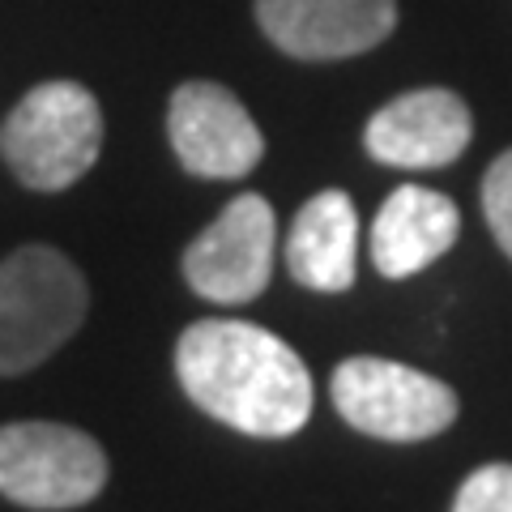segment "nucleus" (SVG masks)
<instances>
[{
  "mask_svg": "<svg viewBox=\"0 0 512 512\" xmlns=\"http://www.w3.org/2000/svg\"><path fill=\"white\" fill-rule=\"evenodd\" d=\"M175 372L205 414L261 440L295 436L312 414V376L303 359L248 320H201L184 329Z\"/></svg>",
  "mask_w": 512,
  "mask_h": 512,
  "instance_id": "1",
  "label": "nucleus"
},
{
  "mask_svg": "<svg viewBox=\"0 0 512 512\" xmlns=\"http://www.w3.org/2000/svg\"><path fill=\"white\" fill-rule=\"evenodd\" d=\"M86 278L69 256L26 244L0 261V376L39 367L86 316Z\"/></svg>",
  "mask_w": 512,
  "mask_h": 512,
  "instance_id": "2",
  "label": "nucleus"
},
{
  "mask_svg": "<svg viewBox=\"0 0 512 512\" xmlns=\"http://www.w3.org/2000/svg\"><path fill=\"white\" fill-rule=\"evenodd\" d=\"M103 150L99 99L77 82H43L9 111L0 154L26 188L60 192L77 184Z\"/></svg>",
  "mask_w": 512,
  "mask_h": 512,
  "instance_id": "3",
  "label": "nucleus"
},
{
  "mask_svg": "<svg viewBox=\"0 0 512 512\" xmlns=\"http://www.w3.org/2000/svg\"><path fill=\"white\" fill-rule=\"evenodd\" d=\"M333 406L363 436L410 444L453 427L457 397L436 376L393 359H346L333 372Z\"/></svg>",
  "mask_w": 512,
  "mask_h": 512,
  "instance_id": "4",
  "label": "nucleus"
},
{
  "mask_svg": "<svg viewBox=\"0 0 512 512\" xmlns=\"http://www.w3.org/2000/svg\"><path fill=\"white\" fill-rule=\"evenodd\" d=\"M107 483V453L99 440L64 423L0 427V495L22 508H77Z\"/></svg>",
  "mask_w": 512,
  "mask_h": 512,
  "instance_id": "5",
  "label": "nucleus"
},
{
  "mask_svg": "<svg viewBox=\"0 0 512 512\" xmlns=\"http://www.w3.org/2000/svg\"><path fill=\"white\" fill-rule=\"evenodd\" d=\"M274 210L265 197H235L184 252V278L210 303H248L274 274Z\"/></svg>",
  "mask_w": 512,
  "mask_h": 512,
  "instance_id": "6",
  "label": "nucleus"
},
{
  "mask_svg": "<svg viewBox=\"0 0 512 512\" xmlns=\"http://www.w3.org/2000/svg\"><path fill=\"white\" fill-rule=\"evenodd\" d=\"M167 133L175 158L201 180H239L265 154V137L244 103L218 82H184L171 94Z\"/></svg>",
  "mask_w": 512,
  "mask_h": 512,
  "instance_id": "7",
  "label": "nucleus"
},
{
  "mask_svg": "<svg viewBox=\"0 0 512 512\" xmlns=\"http://www.w3.org/2000/svg\"><path fill=\"white\" fill-rule=\"evenodd\" d=\"M256 22L286 56L342 60L389 39L397 0H256Z\"/></svg>",
  "mask_w": 512,
  "mask_h": 512,
  "instance_id": "8",
  "label": "nucleus"
},
{
  "mask_svg": "<svg viewBox=\"0 0 512 512\" xmlns=\"http://www.w3.org/2000/svg\"><path fill=\"white\" fill-rule=\"evenodd\" d=\"M474 120L453 90H410L367 120V154L384 167H444L470 146Z\"/></svg>",
  "mask_w": 512,
  "mask_h": 512,
  "instance_id": "9",
  "label": "nucleus"
},
{
  "mask_svg": "<svg viewBox=\"0 0 512 512\" xmlns=\"http://www.w3.org/2000/svg\"><path fill=\"white\" fill-rule=\"evenodd\" d=\"M461 214L444 192L419 184L397 188L372 227V261L384 278H410L457 244Z\"/></svg>",
  "mask_w": 512,
  "mask_h": 512,
  "instance_id": "10",
  "label": "nucleus"
},
{
  "mask_svg": "<svg viewBox=\"0 0 512 512\" xmlns=\"http://www.w3.org/2000/svg\"><path fill=\"white\" fill-rule=\"evenodd\" d=\"M355 248H359V214L346 192L329 188L295 214L286 239V265L295 282L312 291H350L355 282Z\"/></svg>",
  "mask_w": 512,
  "mask_h": 512,
  "instance_id": "11",
  "label": "nucleus"
},
{
  "mask_svg": "<svg viewBox=\"0 0 512 512\" xmlns=\"http://www.w3.org/2000/svg\"><path fill=\"white\" fill-rule=\"evenodd\" d=\"M453 512H512V466L495 461V466L474 470L461 483Z\"/></svg>",
  "mask_w": 512,
  "mask_h": 512,
  "instance_id": "12",
  "label": "nucleus"
},
{
  "mask_svg": "<svg viewBox=\"0 0 512 512\" xmlns=\"http://www.w3.org/2000/svg\"><path fill=\"white\" fill-rule=\"evenodd\" d=\"M483 210H487V227L508 256H512V150L500 154L483 180Z\"/></svg>",
  "mask_w": 512,
  "mask_h": 512,
  "instance_id": "13",
  "label": "nucleus"
}]
</instances>
